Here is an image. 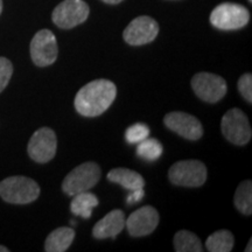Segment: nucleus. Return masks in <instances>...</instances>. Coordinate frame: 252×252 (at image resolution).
I'll list each match as a JSON object with an SVG mask.
<instances>
[{"mask_svg": "<svg viewBox=\"0 0 252 252\" xmlns=\"http://www.w3.org/2000/svg\"><path fill=\"white\" fill-rule=\"evenodd\" d=\"M251 242H252V239H250V242H249V245L247 247V249H245V252H250V251H252V249H251Z\"/></svg>", "mask_w": 252, "mask_h": 252, "instance_id": "nucleus-28", "label": "nucleus"}, {"mask_svg": "<svg viewBox=\"0 0 252 252\" xmlns=\"http://www.w3.org/2000/svg\"><path fill=\"white\" fill-rule=\"evenodd\" d=\"M75 238V231L69 226L55 229L47 237L45 242L46 252H64L67 251Z\"/></svg>", "mask_w": 252, "mask_h": 252, "instance_id": "nucleus-15", "label": "nucleus"}, {"mask_svg": "<svg viewBox=\"0 0 252 252\" xmlns=\"http://www.w3.org/2000/svg\"><path fill=\"white\" fill-rule=\"evenodd\" d=\"M235 244V237L229 230H219L206 241V248L210 252H230Z\"/></svg>", "mask_w": 252, "mask_h": 252, "instance_id": "nucleus-18", "label": "nucleus"}, {"mask_svg": "<svg viewBox=\"0 0 252 252\" xmlns=\"http://www.w3.org/2000/svg\"><path fill=\"white\" fill-rule=\"evenodd\" d=\"M108 180L121 185L127 190H135L145 187V179L139 173L128 168H113L108 173Z\"/></svg>", "mask_w": 252, "mask_h": 252, "instance_id": "nucleus-16", "label": "nucleus"}, {"mask_svg": "<svg viewBox=\"0 0 252 252\" xmlns=\"http://www.w3.org/2000/svg\"><path fill=\"white\" fill-rule=\"evenodd\" d=\"M2 12V0H0V14H1Z\"/></svg>", "mask_w": 252, "mask_h": 252, "instance_id": "nucleus-29", "label": "nucleus"}, {"mask_svg": "<svg viewBox=\"0 0 252 252\" xmlns=\"http://www.w3.org/2000/svg\"><path fill=\"white\" fill-rule=\"evenodd\" d=\"M207 167L200 160H181L168 171L169 181L181 187H201L207 180Z\"/></svg>", "mask_w": 252, "mask_h": 252, "instance_id": "nucleus-4", "label": "nucleus"}, {"mask_svg": "<svg viewBox=\"0 0 252 252\" xmlns=\"http://www.w3.org/2000/svg\"><path fill=\"white\" fill-rule=\"evenodd\" d=\"M163 147L161 143L157 139L147 137L146 139L140 141L137 146V156L146 161H156L161 157Z\"/></svg>", "mask_w": 252, "mask_h": 252, "instance_id": "nucleus-21", "label": "nucleus"}, {"mask_svg": "<svg viewBox=\"0 0 252 252\" xmlns=\"http://www.w3.org/2000/svg\"><path fill=\"white\" fill-rule=\"evenodd\" d=\"M235 207L245 216L252 214V182L245 180L238 186L235 191Z\"/></svg>", "mask_w": 252, "mask_h": 252, "instance_id": "nucleus-20", "label": "nucleus"}, {"mask_svg": "<svg viewBox=\"0 0 252 252\" xmlns=\"http://www.w3.org/2000/svg\"><path fill=\"white\" fill-rule=\"evenodd\" d=\"M220 130L229 143L238 146L247 145L252 137L248 116L238 108H234L225 112L220 122Z\"/></svg>", "mask_w": 252, "mask_h": 252, "instance_id": "nucleus-5", "label": "nucleus"}, {"mask_svg": "<svg viewBox=\"0 0 252 252\" xmlns=\"http://www.w3.org/2000/svg\"><path fill=\"white\" fill-rule=\"evenodd\" d=\"M71 225H75V224H76V222H75V220H71Z\"/></svg>", "mask_w": 252, "mask_h": 252, "instance_id": "nucleus-30", "label": "nucleus"}, {"mask_svg": "<svg viewBox=\"0 0 252 252\" xmlns=\"http://www.w3.org/2000/svg\"><path fill=\"white\" fill-rule=\"evenodd\" d=\"M159 33V25L154 19L141 15L133 19L125 28L123 36L126 43L131 46H143L152 42Z\"/></svg>", "mask_w": 252, "mask_h": 252, "instance_id": "nucleus-11", "label": "nucleus"}, {"mask_svg": "<svg viewBox=\"0 0 252 252\" xmlns=\"http://www.w3.org/2000/svg\"><path fill=\"white\" fill-rule=\"evenodd\" d=\"M102 1L106 2V4H111V5H116V4H119V2H122L123 0H102Z\"/></svg>", "mask_w": 252, "mask_h": 252, "instance_id": "nucleus-26", "label": "nucleus"}, {"mask_svg": "<svg viewBox=\"0 0 252 252\" xmlns=\"http://www.w3.org/2000/svg\"><path fill=\"white\" fill-rule=\"evenodd\" d=\"M174 250L176 252H202L201 239L194 232L180 230L174 236Z\"/></svg>", "mask_w": 252, "mask_h": 252, "instance_id": "nucleus-19", "label": "nucleus"}, {"mask_svg": "<svg viewBox=\"0 0 252 252\" xmlns=\"http://www.w3.org/2000/svg\"><path fill=\"white\" fill-rule=\"evenodd\" d=\"M13 75V64L6 58H0V93H2Z\"/></svg>", "mask_w": 252, "mask_h": 252, "instance_id": "nucleus-23", "label": "nucleus"}, {"mask_svg": "<svg viewBox=\"0 0 252 252\" xmlns=\"http://www.w3.org/2000/svg\"><path fill=\"white\" fill-rule=\"evenodd\" d=\"M249 1H250V2H251V1H252V0H249Z\"/></svg>", "mask_w": 252, "mask_h": 252, "instance_id": "nucleus-31", "label": "nucleus"}, {"mask_svg": "<svg viewBox=\"0 0 252 252\" xmlns=\"http://www.w3.org/2000/svg\"><path fill=\"white\" fill-rule=\"evenodd\" d=\"M250 13L243 5L223 2L214 8L210 14V24L222 31H235L247 26Z\"/></svg>", "mask_w": 252, "mask_h": 252, "instance_id": "nucleus-6", "label": "nucleus"}, {"mask_svg": "<svg viewBox=\"0 0 252 252\" xmlns=\"http://www.w3.org/2000/svg\"><path fill=\"white\" fill-rule=\"evenodd\" d=\"M160 216L156 208L145 206L131 214L125 220V226L132 237H144L152 234L159 224Z\"/></svg>", "mask_w": 252, "mask_h": 252, "instance_id": "nucleus-13", "label": "nucleus"}, {"mask_svg": "<svg viewBox=\"0 0 252 252\" xmlns=\"http://www.w3.org/2000/svg\"><path fill=\"white\" fill-rule=\"evenodd\" d=\"M117 97V87L109 80L91 81L75 96L74 105L83 117H98L108 110Z\"/></svg>", "mask_w": 252, "mask_h": 252, "instance_id": "nucleus-1", "label": "nucleus"}, {"mask_svg": "<svg viewBox=\"0 0 252 252\" xmlns=\"http://www.w3.org/2000/svg\"><path fill=\"white\" fill-rule=\"evenodd\" d=\"M9 250L6 247H4V245H0V252H8Z\"/></svg>", "mask_w": 252, "mask_h": 252, "instance_id": "nucleus-27", "label": "nucleus"}, {"mask_svg": "<svg viewBox=\"0 0 252 252\" xmlns=\"http://www.w3.org/2000/svg\"><path fill=\"white\" fill-rule=\"evenodd\" d=\"M150 135V128L146 124H137L131 125L125 132V140L128 144H139L140 141L146 139Z\"/></svg>", "mask_w": 252, "mask_h": 252, "instance_id": "nucleus-22", "label": "nucleus"}, {"mask_svg": "<svg viewBox=\"0 0 252 252\" xmlns=\"http://www.w3.org/2000/svg\"><path fill=\"white\" fill-rule=\"evenodd\" d=\"M90 8L83 0H64L53 11V23L62 30H70L83 24L89 17Z\"/></svg>", "mask_w": 252, "mask_h": 252, "instance_id": "nucleus-8", "label": "nucleus"}, {"mask_svg": "<svg viewBox=\"0 0 252 252\" xmlns=\"http://www.w3.org/2000/svg\"><path fill=\"white\" fill-rule=\"evenodd\" d=\"M125 214L121 209H113L96 223L93 236L97 239L115 238L125 228Z\"/></svg>", "mask_w": 252, "mask_h": 252, "instance_id": "nucleus-14", "label": "nucleus"}, {"mask_svg": "<svg viewBox=\"0 0 252 252\" xmlns=\"http://www.w3.org/2000/svg\"><path fill=\"white\" fill-rule=\"evenodd\" d=\"M238 91L249 104L252 103V75L244 74L239 77L237 83Z\"/></svg>", "mask_w": 252, "mask_h": 252, "instance_id": "nucleus-24", "label": "nucleus"}, {"mask_svg": "<svg viewBox=\"0 0 252 252\" xmlns=\"http://www.w3.org/2000/svg\"><path fill=\"white\" fill-rule=\"evenodd\" d=\"M145 196V191H144V188L141 189H135V190H131V193L128 194L127 198H126V202H127L128 204H133L135 202H139V201L141 200Z\"/></svg>", "mask_w": 252, "mask_h": 252, "instance_id": "nucleus-25", "label": "nucleus"}, {"mask_svg": "<svg viewBox=\"0 0 252 252\" xmlns=\"http://www.w3.org/2000/svg\"><path fill=\"white\" fill-rule=\"evenodd\" d=\"M40 196V186L26 176H9L0 182V197L5 202L28 204Z\"/></svg>", "mask_w": 252, "mask_h": 252, "instance_id": "nucleus-2", "label": "nucleus"}, {"mask_svg": "<svg viewBox=\"0 0 252 252\" xmlns=\"http://www.w3.org/2000/svg\"><path fill=\"white\" fill-rule=\"evenodd\" d=\"M163 124L167 128L188 140H198L203 135L201 122L195 116L186 112L174 111L167 113L163 118Z\"/></svg>", "mask_w": 252, "mask_h": 252, "instance_id": "nucleus-12", "label": "nucleus"}, {"mask_svg": "<svg viewBox=\"0 0 252 252\" xmlns=\"http://www.w3.org/2000/svg\"><path fill=\"white\" fill-rule=\"evenodd\" d=\"M191 89L201 100L217 103L226 94L228 84L223 77L212 72H197L191 78Z\"/></svg>", "mask_w": 252, "mask_h": 252, "instance_id": "nucleus-7", "label": "nucleus"}, {"mask_svg": "<svg viewBox=\"0 0 252 252\" xmlns=\"http://www.w3.org/2000/svg\"><path fill=\"white\" fill-rule=\"evenodd\" d=\"M58 150L56 133L49 127H41L34 132L28 143V156L37 163L49 162Z\"/></svg>", "mask_w": 252, "mask_h": 252, "instance_id": "nucleus-10", "label": "nucleus"}, {"mask_svg": "<svg viewBox=\"0 0 252 252\" xmlns=\"http://www.w3.org/2000/svg\"><path fill=\"white\" fill-rule=\"evenodd\" d=\"M100 179V167L96 162H83L75 167L62 182V190L69 196L88 191L97 185Z\"/></svg>", "mask_w": 252, "mask_h": 252, "instance_id": "nucleus-3", "label": "nucleus"}, {"mask_svg": "<svg viewBox=\"0 0 252 252\" xmlns=\"http://www.w3.org/2000/svg\"><path fill=\"white\" fill-rule=\"evenodd\" d=\"M31 58L37 67H48L59 55L58 41L49 30H41L31 41Z\"/></svg>", "mask_w": 252, "mask_h": 252, "instance_id": "nucleus-9", "label": "nucleus"}, {"mask_svg": "<svg viewBox=\"0 0 252 252\" xmlns=\"http://www.w3.org/2000/svg\"><path fill=\"white\" fill-rule=\"evenodd\" d=\"M98 204L99 200L96 195L89 191H82L74 195L70 203V210L74 215L88 220L93 215L94 208H96Z\"/></svg>", "mask_w": 252, "mask_h": 252, "instance_id": "nucleus-17", "label": "nucleus"}]
</instances>
